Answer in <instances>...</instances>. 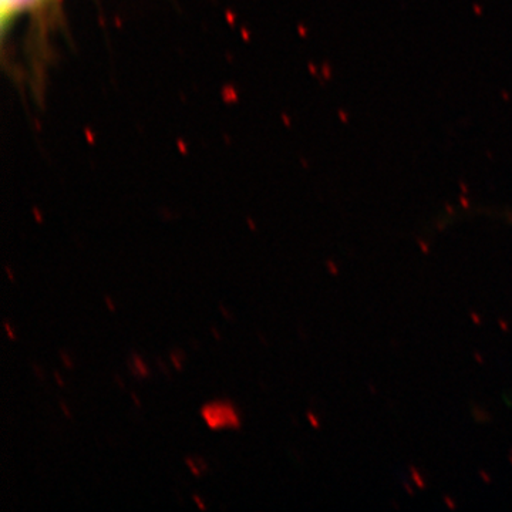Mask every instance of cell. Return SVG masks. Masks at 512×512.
<instances>
[{
    "label": "cell",
    "mask_w": 512,
    "mask_h": 512,
    "mask_svg": "<svg viewBox=\"0 0 512 512\" xmlns=\"http://www.w3.org/2000/svg\"><path fill=\"white\" fill-rule=\"evenodd\" d=\"M202 417L207 421L211 429H224V427H232L238 429L241 426L238 413L234 407L227 402H214L202 407Z\"/></svg>",
    "instance_id": "cell-1"
},
{
    "label": "cell",
    "mask_w": 512,
    "mask_h": 512,
    "mask_svg": "<svg viewBox=\"0 0 512 512\" xmlns=\"http://www.w3.org/2000/svg\"><path fill=\"white\" fill-rule=\"evenodd\" d=\"M171 360H173V363H174L175 369H177V370H181V369H183V367H181V365H180V362H178V360H177V359H175V356H174V355H171Z\"/></svg>",
    "instance_id": "cell-5"
},
{
    "label": "cell",
    "mask_w": 512,
    "mask_h": 512,
    "mask_svg": "<svg viewBox=\"0 0 512 512\" xmlns=\"http://www.w3.org/2000/svg\"><path fill=\"white\" fill-rule=\"evenodd\" d=\"M106 302H107V305H109L110 311H114V309H116V308H114L113 303H111L109 296H107Z\"/></svg>",
    "instance_id": "cell-10"
},
{
    "label": "cell",
    "mask_w": 512,
    "mask_h": 512,
    "mask_svg": "<svg viewBox=\"0 0 512 512\" xmlns=\"http://www.w3.org/2000/svg\"><path fill=\"white\" fill-rule=\"evenodd\" d=\"M64 363H66L67 367H73L72 362H70V359H67L66 355H62Z\"/></svg>",
    "instance_id": "cell-9"
},
{
    "label": "cell",
    "mask_w": 512,
    "mask_h": 512,
    "mask_svg": "<svg viewBox=\"0 0 512 512\" xmlns=\"http://www.w3.org/2000/svg\"><path fill=\"white\" fill-rule=\"evenodd\" d=\"M194 500H195V503H197V504H198V507H200V508H201V510H205V505L201 503L200 498H198V497H194Z\"/></svg>",
    "instance_id": "cell-7"
},
{
    "label": "cell",
    "mask_w": 512,
    "mask_h": 512,
    "mask_svg": "<svg viewBox=\"0 0 512 512\" xmlns=\"http://www.w3.org/2000/svg\"><path fill=\"white\" fill-rule=\"evenodd\" d=\"M3 326H5L6 333H8L10 340H15V333H13V329L10 328V325L8 322L3 323Z\"/></svg>",
    "instance_id": "cell-4"
},
{
    "label": "cell",
    "mask_w": 512,
    "mask_h": 512,
    "mask_svg": "<svg viewBox=\"0 0 512 512\" xmlns=\"http://www.w3.org/2000/svg\"><path fill=\"white\" fill-rule=\"evenodd\" d=\"M187 466L190 467V470L192 471V473L195 474V476H200V471H198V468L197 466H195L194 463H192V460L191 458H187Z\"/></svg>",
    "instance_id": "cell-3"
},
{
    "label": "cell",
    "mask_w": 512,
    "mask_h": 512,
    "mask_svg": "<svg viewBox=\"0 0 512 512\" xmlns=\"http://www.w3.org/2000/svg\"><path fill=\"white\" fill-rule=\"evenodd\" d=\"M134 363H136L137 373H140L141 376H148V369L146 365H144L143 360L140 359V356L134 355Z\"/></svg>",
    "instance_id": "cell-2"
},
{
    "label": "cell",
    "mask_w": 512,
    "mask_h": 512,
    "mask_svg": "<svg viewBox=\"0 0 512 512\" xmlns=\"http://www.w3.org/2000/svg\"><path fill=\"white\" fill-rule=\"evenodd\" d=\"M6 274H8L10 281H15V276H13V272L10 271L9 266H5Z\"/></svg>",
    "instance_id": "cell-6"
},
{
    "label": "cell",
    "mask_w": 512,
    "mask_h": 512,
    "mask_svg": "<svg viewBox=\"0 0 512 512\" xmlns=\"http://www.w3.org/2000/svg\"><path fill=\"white\" fill-rule=\"evenodd\" d=\"M60 406H62L64 414H66V416L69 417V419H70V417H72V416H70V412H69V410H67V407L64 406V403L60 404Z\"/></svg>",
    "instance_id": "cell-8"
},
{
    "label": "cell",
    "mask_w": 512,
    "mask_h": 512,
    "mask_svg": "<svg viewBox=\"0 0 512 512\" xmlns=\"http://www.w3.org/2000/svg\"><path fill=\"white\" fill-rule=\"evenodd\" d=\"M55 377H56L57 382H59L60 386H63V382H62V379H60L59 373H55Z\"/></svg>",
    "instance_id": "cell-11"
}]
</instances>
